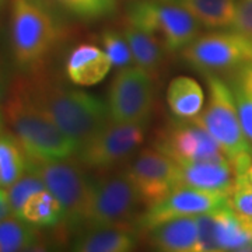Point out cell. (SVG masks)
Instances as JSON below:
<instances>
[{"mask_svg": "<svg viewBox=\"0 0 252 252\" xmlns=\"http://www.w3.org/2000/svg\"><path fill=\"white\" fill-rule=\"evenodd\" d=\"M16 80L63 133L76 142L77 147L91 139L111 119L107 101L70 87L42 69L24 73Z\"/></svg>", "mask_w": 252, "mask_h": 252, "instance_id": "6da1fadb", "label": "cell"}, {"mask_svg": "<svg viewBox=\"0 0 252 252\" xmlns=\"http://www.w3.org/2000/svg\"><path fill=\"white\" fill-rule=\"evenodd\" d=\"M3 114L13 133L21 143L26 156L46 160L74 157L77 144L28 97L16 79L4 98Z\"/></svg>", "mask_w": 252, "mask_h": 252, "instance_id": "7a4b0ae2", "label": "cell"}, {"mask_svg": "<svg viewBox=\"0 0 252 252\" xmlns=\"http://www.w3.org/2000/svg\"><path fill=\"white\" fill-rule=\"evenodd\" d=\"M62 36V28L42 0H13L10 18L11 52L23 73L44 69Z\"/></svg>", "mask_w": 252, "mask_h": 252, "instance_id": "3957f363", "label": "cell"}, {"mask_svg": "<svg viewBox=\"0 0 252 252\" xmlns=\"http://www.w3.org/2000/svg\"><path fill=\"white\" fill-rule=\"evenodd\" d=\"M209 97L202 112L195 118L221 146L235 175L245 174L252 160V143L244 133L233 91L217 73H206Z\"/></svg>", "mask_w": 252, "mask_h": 252, "instance_id": "277c9868", "label": "cell"}, {"mask_svg": "<svg viewBox=\"0 0 252 252\" xmlns=\"http://www.w3.org/2000/svg\"><path fill=\"white\" fill-rule=\"evenodd\" d=\"M27 171L38 175L64 209L66 230H80L84 225L90 180L77 158L46 160L26 156Z\"/></svg>", "mask_w": 252, "mask_h": 252, "instance_id": "5b68a950", "label": "cell"}, {"mask_svg": "<svg viewBox=\"0 0 252 252\" xmlns=\"http://www.w3.org/2000/svg\"><path fill=\"white\" fill-rule=\"evenodd\" d=\"M90 192L83 228L95 225L132 224L142 200L127 172L102 171L89 175Z\"/></svg>", "mask_w": 252, "mask_h": 252, "instance_id": "8992f818", "label": "cell"}, {"mask_svg": "<svg viewBox=\"0 0 252 252\" xmlns=\"http://www.w3.org/2000/svg\"><path fill=\"white\" fill-rule=\"evenodd\" d=\"M126 18L129 24L157 36L168 52L182 51L202 27L189 11L164 0H133Z\"/></svg>", "mask_w": 252, "mask_h": 252, "instance_id": "52a82bcc", "label": "cell"}, {"mask_svg": "<svg viewBox=\"0 0 252 252\" xmlns=\"http://www.w3.org/2000/svg\"><path fill=\"white\" fill-rule=\"evenodd\" d=\"M144 125L109 119L95 135L77 149L76 157L86 168L112 171L129 161L144 143Z\"/></svg>", "mask_w": 252, "mask_h": 252, "instance_id": "ba28073f", "label": "cell"}, {"mask_svg": "<svg viewBox=\"0 0 252 252\" xmlns=\"http://www.w3.org/2000/svg\"><path fill=\"white\" fill-rule=\"evenodd\" d=\"M181 54L202 73L219 74L252 62V41L234 30L215 31L198 35Z\"/></svg>", "mask_w": 252, "mask_h": 252, "instance_id": "9c48e42d", "label": "cell"}, {"mask_svg": "<svg viewBox=\"0 0 252 252\" xmlns=\"http://www.w3.org/2000/svg\"><path fill=\"white\" fill-rule=\"evenodd\" d=\"M107 105L112 121L144 125L154 105L153 76L136 64L119 69L109 86Z\"/></svg>", "mask_w": 252, "mask_h": 252, "instance_id": "30bf717a", "label": "cell"}, {"mask_svg": "<svg viewBox=\"0 0 252 252\" xmlns=\"http://www.w3.org/2000/svg\"><path fill=\"white\" fill-rule=\"evenodd\" d=\"M154 147L178 164L228 161L221 146L195 118L175 117L157 133Z\"/></svg>", "mask_w": 252, "mask_h": 252, "instance_id": "8fae6325", "label": "cell"}, {"mask_svg": "<svg viewBox=\"0 0 252 252\" xmlns=\"http://www.w3.org/2000/svg\"><path fill=\"white\" fill-rule=\"evenodd\" d=\"M125 171L133 182L142 203L153 206L178 187L180 165L156 147L143 149L132 157Z\"/></svg>", "mask_w": 252, "mask_h": 252, "instance_id": "7c38bea8", "label": "cell"}, {"mask_svg": "<svg viewBox=\"0 0 252 252\" xmlns=\"http://www.w3.org/2000/svg\"><path fill=\"white\" fill-rule=\"evenodd\" d=\"M228 203V193L220 190L192 188V187H177L165 198L147 207L140 216L137 225L144 231L174 220L178 217H195L215 212Z\"/></svg>", "mask_w": 252, "mask_h": 252, "instance_id": "4fadbf2b", "label": "cell"}, {"mask_svg": "<svg viewBox=\"0 0 252 252\" xmlns=\"http://www.w3.org/2000/svg\"><path fill=\"white\" fill-rule=\"evenodd\" d=\"M137 237L133 224L95 225L83 228L73 243L80 252H129L136 248Z\"/></svg>", "mask_w": 252, "mask_h": 252, "instance_id": "5bb4252c", "label": "cell"}, {"mask_svg": "<svg viewBox=\"0 0 252 252\" xmlns=\"http://www.w3.org/2000/svg\"><path fill=\"white\" fill-rule=\"evenodd\" d=\"M112 67L104 49L91 44L76 46L67 56L64 72L74 86L91 87L102 81Z\"/></svg>", "mask_w": 252, "mask_h": 252, "instance_id": "9a60e30c", "label": "cell"}, {"mask_svg": "<svg viewBox=\"0 0 252 252\" xmlns=\"http://www.w3.org/2000/svg\"><path fill=\"white\" fill-rule=\"evenodd\" d=\"M180 165L178 187L230 192L235 181V171L228 161L184 162Z\"/></svg>", "mask_w": 252, "mask_h": 252, "instance_id": "2e32d148", "label": "cell"}, {"mask_svg": "<svg viewBox=\"0 0 252 252\" xmlns=\"http://www.w3.org/2000/svg\"><path fill=\"white\" fill-rule=\"evenodd\" d=\"M149 244L158 251L196 252L198 225L195 217H178L147 230Z\"/></svg>", "mask_w": 252, "mask_h": 252, "instance_id": "e0dca14e", "label": "cell"}, {"mask_svg": "<svg viewBox=\"0 0 252 252\" xmlns=\"http://www.w3.org/2000/svg\"><path fill=\"white\" fill-rule=\"evenodd\" d=\"M122 32L130 46L136 66L156 77L165 59V54L168 52L164 44L156 35L139 30L129 23Z\"/></svg>", "mask_w": 252, "mask_h": 252, "instance_id": "ac0fdd59", "label": "cell"}, {"mask_svg": "<svg viewBox=\"0 0 252 252\" xmlns=\"http://www.w3.org/2000/svg\"><path fill=\"white\" fill-rule=\"evenodd\" d=\"M167 104L174 117L196 118L205 107V94L198 81L188 76L172 79L167 89Z\"/></svg>", "mask_w": 252, "mask_h": 252, "instance_id": "d6986e66", "label": "cell"}, {"mask_svg": "<svg viewBox=\"0 0 252 252\" xmlns=\"http://www.w3.org/2000/svg\"><path fill=\"white\" fill-rule=\"evenodd\" d=\"M213 215L219 251H252V233L244 227L228 203Z\"/></svg>", "mask_w": 252, "mask_h": 252, "instance_id": "ffe728a7", "label": "cell"}, {"mask_svg": "<svg viewBox=\"0 0 252 252\" xmlns=\"http://www.w3.org/2000/svg\"><path fill=\"white\" fill-rule=\"evenodd\" d=\"M189 11L206 28L231 27L237 0H164Z\"/></svg>", "mask_w": 252, "mask_h": 252, "instance_id": "44dd1931", "label": "cell"}, {"mask_svg": "<svg viewBox=\"0 0 252 252\" xmlns=\"http://www.w3.org/2000/svg\"><path fill=\"white\" fill-rule=\"evenodd\" d=\"M42 245L38 227L17 216H9L0 221V252L34 251Z\"/></svg>", "mask_w": 252, "mask_h": 252, "instance_id": "7402d4cb", "label": "cell"}, {"mask_svg": "<svg viewBox=\"0 0 252 252\" xmlns=\"http://www.w3.org/2000/svg\"><path fill=\"white\" fill-rule=\"evenodd\" d=\"M18 217L35 227H58L64 221V209L52 192L44 189L28 199Z\"/></svg>", "mask_w": 252, "mask_h": 252, "instance_id": "603a6c76", "label": "cell"}, {"mask_svg": "<svg viewBox=\"0 0 252 252\" xmlns=\"http://www.w3.org/2000/svg\"><path fill=\"white\" fill-rule=\"evenodd\" d=\"M227 81L233 91L244 133L252 143V62L231 70Z\"/></svg>", "mask_w": 252, "mask_h": 252, "instance_id": "cb8c5ba5", "label": "cell"}, {"mask_svg": "<svg viewBox=\"0 0 252 252\" xmlns=\"http://www.w3.org/2000/svg\"><path fill=\"white\" fill-rule=\"evenodd\" d=\"M27 172L26 152L14 133H0V187L7 188Z\"/></svg>", "mask_w": 252, "mask_h": 252, "instance_id": "d4e9b609", "label": "cell"}, {"mask_svg": "<svg viewBox=\"0 0 252 252\" xmlns=\"http://www.w3.org/2000/svg\"><path fill=\"white\" fill-rule=\"evenodd\" d=\"M228 206L244 227L252 233V184L244 174L235 175L234 185L228 192Z\"/></svg>", "mask_w": 252, "mask_h": 252, "instance_id": "484cf974", "label": "cell"}, {"mask_svg": "<svg viewBox=\"0 0 252 252\" xmlns=\"http://www.w3.org/2000/svg\"><path fill=\"white\" fill-rule=\"evenodd\" d=\"M101 45L105 51V54L109 56L112 66H115L118 69H124V67L135 64L130 46L127 44L124 32H119L115 30L102 31Z\"/></svg>", "mask_w": 252, "mask_h": 252, "instance_id": "4316f807", "label": "cell"}, {"mask_svg": "<svg viewBox=\"0 0 252 252\" xmlns=\"http://www.w3.org/2000/svg\"><path fill=\"white\" fill-rule=\"evenodd\" d=\"M44 189H46V187L42 180L35 174L28 171L26 175H23L20 180L16 181L13 185H10L7 193H9L10 206H11L13 215L18 217L21 209L26 205L28 199Z\"/></svg>", "mask_w": 252, "mask_h": 252, "instance_id": "83f0119b", "label": "cell"}, {"mask_svg": "<svg viewBox=\"0 0 252 252\" xmlns=\"http://www.w3.org/2000/svg\"><path fill=\"white\" fill-rule=\"evenodd\" d=\"M63 9L80 18L107 17L117 9V0H55Z\"/></svg>", "mask_w": 252, "mask_h": 252, "instance_id": "f1b7e54d", "label": "cell"}, {"mask_svg": "<svg viewBox=\"0 0 252 252\" xmlns=\"http://www.w3.org/2000/svg\"><path fill=\"white\" fill-rule=\"evenodd\" d=\"M198 225V244L196 252H217L216 234H215V215L213 212L196 216Z\"/></svg>", "mask_w": 252, "mask_h": 252, "instance_id": "f546056e", "label": "cell"}, {"mask_svg": "<svg viewBox=\"0 0 252 252\" xmlns=\"http://www.w3.org/2000/svg\"><path fill=\"white\" fill-rule=\"evenodd\" d=\"M231 30L252 41V0H237Z\"/></svg>", "mask_w": 252, "mask_h": 252, "instance_id": "4dcf8cb0", "label": "cell"}, {"mask_svg": "<svg viewBox=\"0 0 252 252\" xmlns=\"http://www.w3.org/2000/svg\"><path fill=\"white\" fill-rule=\"evenodd\" d=\"M10 84L11 80L9 79V72H7V67L4 66V63L0 58V101L6 98L7 93H9Z\"/></svg>", "mask_w": 252, "mask_h": 252, "instance_id": "1f68e13d", "label": "cell"}, {"mask_svg": "<svg viewBox=\"0 0 252 252\" xmlns=\"http://www.w3.org/2000/svg\"><path fill=\"white\" fill-rule=\"evenodd\" d=\"M10 213H13V212H11V206H10L9 193L1 187L0 188V221L4 220L6 217H9Z\"/></svg>", "mask_w": 252, "mask_h": 252, "instance_id": "d6a6232c", "label": "cell"}, {"mask_svg": "<svg viewBox=\"0 0 252 252\" xmlns=\"http://www.w3.org/2000/svg\"><path fill=\"white\" fill-rule=\"evenodd\" d=\"M247 178H248V181L252 184V160L251 162H250V165H248V168H247V171H245V174H244Z\"/></svg>", "mask_w": 252, "mask_h": 252, "instance_id": "836d02e7", "label": "cell"}, {"mask_svg": "<svg viewBox=\"0 0 252 252\" xmlns=\"http://www.w3.org/2000/svg\"><path fill=\"white\" fill-rule=\"evenodd\" d=\"M4 114H1V111H0V133H3V127H4V119L6 118L3 117Z\"/></svg>", "mask_w": 252, "mask_h": 252, "instance_id": "e575fe53", "label": "cell"}, {"mask_svg": "<svg viewBox=\"0 0 252 252\" xmlns=\"http://www.w3.org/2000/svg\"><path fill=\"white\" fill-rule=\"evenodd\" d=\"M3 1H4V0H0V6H1V4H3Z\"/></svg>", "mask_w": 252, "mask_h": 252, "instance_id": "d590c367", "label": "cell"}]
</instances>
